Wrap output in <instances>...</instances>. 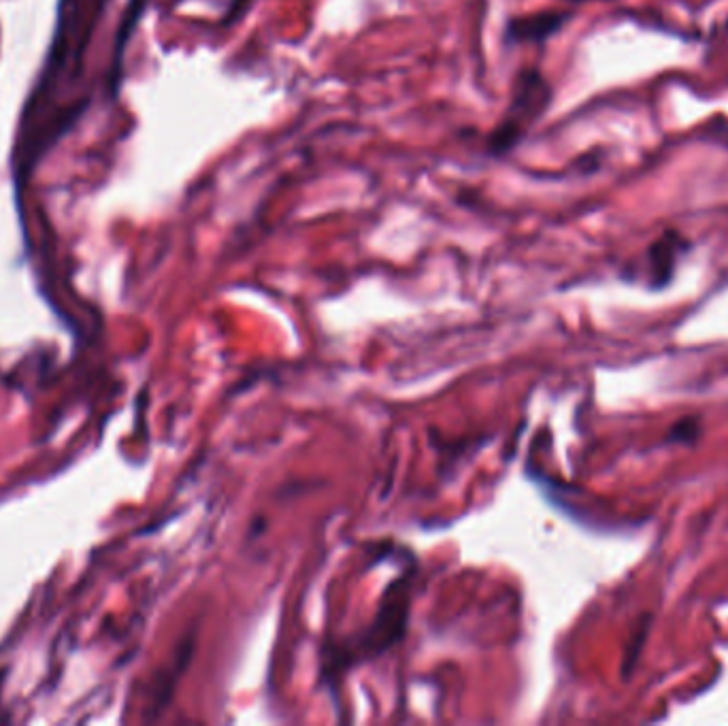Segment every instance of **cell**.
<instances>
[{"mask_svg": "<svg viewBox=\"0 0 728 726\" xmlns=\"http://www.w3.org/2000/svg\"><path fill=\"white\" fill-rule=\"evenodd\" d=\"M565 22H567L565 13H543V15H535V18L514 20L507 28V39H511V41L548 39Z\"/></svg>", "mask_w": 728, "mask_h": 726, "instance_id": "obj_3", "label": "cell"}, {"mask_svg": "<svg viewBox=\"0 0 728 726\" xmlns=\"http://www.w3.org/2000/svg\"><path fill=\"white\" fill-rule=\"evenodd\" d=\"M688 250L686 239L677 233H665L658 241H654L648 250V279L652 288L667 286L675 273L677 258Z\"/></svg>", "mask_w": 728, "mask_h": 726, "instance_id": "obj_2", "label": "cell"}, {"mask_svg": "<svg viewBox=\"0 0 728 726\" xmlns=\"http://www.w3.org/2000/svg\"><path fill=\"white\" fill-rule=\"evenodd\" d=\"M697 437H699V422L694 418H688V420L677 422L671 428L667 441L669 443H692Z\"/></svg>", "mask_w": 728, "mask_h": 726, "instance_id": "obj_4", "label": "cell"}, {"mask_svg": "<svg viewBox=\"0 0 728 726\" xmlns=\"http://www.w3.org/2000/svg\"><path fill=\"white\" fill-rule=\"evenodd\" d=\"M550 105V86L537 71H526L520 75L514 101L503 122L492 132L490 147L496 154H505L514 147L524 130L531 126Z\"/></svg>", "mask_w": 728, "mask_h": 726, "instance_id": "obj_1", "label": "cell"}]
</instances>
